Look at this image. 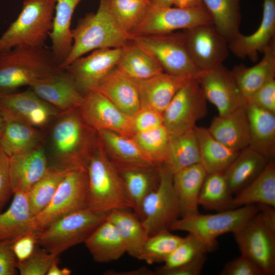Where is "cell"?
Wrapping results in <instances>:
<instances>
[{"label": "cell", "mask_w": 275, "mask_h": 275, "mask_svg": "<svg viewBox=\"0 0 275 275\" xmlns=\"http://www.w3.org/2000/svg\"><path fill=\"white\" fill-rule=\"evenodd\" d=\"M81 0H56L52 30L49 38L54 59L61 67L72 46L71 23L73 13Z\"/></svg>", "instance_id": "29"}, {"label": "cell", "mask_w": 275, "mask_h": 275, "mask_svg": "<svg viewBox=\"0 0 275 275\" xmlns=\"http://www.w3.org/2000/svg\"><path fill=\"white\" fill-rule=\"evenodd\" d=\"M206 260V254H203L184 265L167 270L157 269L155 273L160 275H199Z\"/></svg>", "instance_id": "54"}, {"label": "cell", "mask_w": 275, "mask_h": 275, "mask_svg": "<svg viewBox=\"0 0 275 275\" xmlns=\"http://www.w3.org/2000/svg\"><path fill=\"white\" fill-rule=\"evenodd\" d=\"M38 231L31 230L12 239V251L17 261L27 259L37 245Z\"/></svg>", "instance_id": "50"}, {"label": "cell", "mask_w": 275, "mask_h": 275, "mask_svg": "<svg viewBox=\"0 0 275 275\" xmlns=\"http://www.w3.org/2000/svg\"><path fill=\"white\" fill-rule=\"evenodd\" d=\"M38 96L62 112L78 109L84 95L65 69L41 79L29 87Z\"/></svg>", "instance_id": "19"}, {"label": "cell", "mask_w": 275, "mask_h": 275, "mask_svg": "<svg viewBox=\"0 0 275 275\" xmlns=\"http://www.w3.org/2000/svg\"><path fill=\"white\" fill-rule=\"evenodd\" d=\"M54 120L50 134V166L69 171L87 170L98 142L97 132L78 109L62 112Z\"/></svg>", "instance_id": "1"}, {"label": "cell", "mask_w": 275, "mask_h": 275, "mask_svg": "<svg viewBox=\"0 0 275 275\" xmlns=\"http://www.w3.org/2000/svg\"><path fill=\"white\" fill-rule=\"evenodd\" d=\"M62 112L31 89L0 94V113L5 119L18 120L38 128H44Z\"/></svg>", "instance_id": "15"}, {"label": "cell", "mask_w": 275, "mask_h": 275, "mask_svg": "<svg viewBox=\"0 0 275 275\" xmlns=\"http://www.w3.org/2000/svg\"><path fill=\"white\" fill-rule=\"evenodd\" d=\"M232 233L241 255L265 275L275 274V234L265 226L259 212Z\"/></svg>", "instance_id": "13"}, {"label": "cell", "mask_w": 275, "mask_h": 275, "mask_svg": "<svg viewBox=\"0 0 275 275\" xmlns=\"http://www.w3.org/2000/svg\"><path fill=\"white\" fill-rule=\"evenodd\" d=\"M198 142L200 163L207 173L224 172L239 151L232 149L214 138L207 128H194Z\"/></svg>", "instance_id": "34"}, {"label": "cell", "mask_w": 275, "mask_h": 275, "mask_svg": "<svg viewBox=\"0 0 275 275\" xmlns=\"http://www.w3.org/2000/svg\"><path fill=\"white\" fill-rule=\"evenodd\" d=\"M5 124V119L3 115L0 113V138L3 133Z\"/></svg>", "instance_id": "60"}, {"label": "cell", "mask_w": 275, "mask_h": 275, "mask_svg": "<svg viewBox=\"0 0 275 275\" xmlns=\"http://www.w3.org/2000/svg\"><path fill=\"white\" fill-rule=\"evenodd\" d=\"M224 172L207 174L200 191L199 205L217 212L235 208Z\"/></svg>", "instance_id": "41"}, {"label": "cell", "mask_w": 275, "mask_h": 275, "mask_svg": "<svg viewBox=\"0 0 275 275\" xmlns=\"http://www.w3.org/2000/svg\"><path fill=\"white\" fill-rule=\"evenodd\" d=\"M59 256L37 245L32 254L25 260L17 261V268L21 275H45Z\"/></svg>", "instance_id": "47"}, {"label": "cell", "mask_w": 275, "mask_h": 275, "mask_svg": "<svg viewBox=\"0 0 275 275\" xmlns=\"http://www.w3.org/2000/svg\"><path fill=\"white\" fill-rule=\"evenodd\" d=\"M221 275H265L253 261L241 255L227 262L220 272Z\"/></svg>", "instance_id": "49"}, {"label": "cell", "mask_w": 275, "mask_h": 275, "mask_svg": "<svg viewBox=\"0 0 275 275\" xmlns=\"http://www.w3.org/2000/svg\"><path fill=\"white\" fill-rule=\"evenodd\" d=\"M193 78L163 72L147 79H132L138 90L141 107L162 114L178 91Z\"/></svg>", "instance_id": "22"}, {"label": "cell", "mask_w": 275, "mask_h": 275, "mask_svg": "<svg viewBox=\"0 0 275 275\" xmlns=\"http://www.w3.org/2000/svg\"><path fill=\"white\" fill-rule=\"evenodd\" d=\"M261 60L252 67L236 65L231 70L244 98L247 100L275 76V40L265 49Z\"/></svg>", "instance_id": "24"}, {"label": "cell", "mask_w": 275, "mask_h": 275, "mask_svg": "<svg viewBox=\"0 0 275 275\" xmlns=\"http://www.w3.org/2000/svg\"><path fill=\"white\" fill-rule=\"evenodd\" d=\"M173 6L151 3L141 21L131 32V36L167 34L199 25L212 24V18L204 6L193 8Z\"/></svg>", "instance_id": "10"}, {"label": "cell", "mask_w": 275, "mask_h": 275, "mask_svg": "<svg viewBox=\"0 0 275 275\" xmlns=\"http://www.w3.org/2000/svg\"><path fill=\"white\" fill-rule=\"evenodd\" d=\"M253 103L275 113V79H273L259 89L246 101Z\"/></svg>", "instance_id": "52"}, {"label": "cell", "mask_w": 275, "mask_h": 275, "mask_svg": "<svg viewBox=\"0 0 275 275\" xmlns=\"http://www.w3.org/2000/svg\"><path fill=\"white\" fill-rule=\"evenodd\" d=\"M184 31L189 54L201 72L223 65L229 56L228 42L212 24L199 25Z\"/></svg>", "instance_id": "14"}, {"label": "cell", "mask_w": 275, "mask_h": 275, "mask_svg": "<svg viewBox=\"0 0 275 275\" xmlns=\"http://www.w3.org/2000/svg\"><path fill=\"white\" fill-rule=\"evenodd\" d=\"M45 138L39 128L24 122L5 119L0 146L11 156L45 144Z\"/></svg>", "instance_id": "33"}, {"label": "cell", "mask_w": 275, "mask_h": 275, "mask_svg": "<svg viewBox=\"0 0 275 275\" xmlns=\"http://www.w3.org/2000/svg\"><path fill=\"white\" fill-rule=\"evenodd\" d=\"M72 46L60 68L65 69L73 61L99 49L122 48L128 43L131 35L115 18L108 0H99L95 12L87 14L71 30Z\"/></svg>", "instance_id": "2"}, {"label": "cell", "mask_w": 275, "mask_h": 275, "mask_svg": "<svg viewBox=\"0 0 275 275\" xmlns=\"http://www.w3.org/2000/svg\"><path fill=\"white\" fill-rule=\"evenodd\" d=\"M95 90L103 94L129 117L141 108L139 95L133 80L116 67Z\"/></svg>", "instance_id": "26"}, {"label": "cell", "mask_w": 275, "mask_h": 275, "mask_svg": "<svg viewBox=\"0 0 275 275\" xmlns=\"http://www.w3.org/2000/svg\"><path fill=\"white\" fill-rule=\"evenodd\" d=\"M207 101L197 78L183 86L162 113L163 125L170 135L194 129L207 114Z\"/></svg>", "instance_id": "12"}, {"label": "cell", "mask_w": 275, "mask_h": 275, "mask_svg": "<svg viewBox=\"0 0 275 275\" xmlns=\"http://www.w3.org/2000/svg\"><path fill=\"white\" fill-rule=\"evenodd\" d=\"M207 174L203 167L198 163L173 175V186L179 202L181 217L199 213V195Z\"/></svg>", "instance_id": "28"}, {"label": "cell", "mask_w": 275, "mask_h": 275, "mask_svg": "<svg viewBox=\"0 0 275 275\" xmlns=\"http://www.w3.org/2000/svg\"><path fill=\"white\" fill-rule=\"evenodd\" d=\"M210 247L196 235L188 233L164 261L159 270H167L186 264L211 251Z\"/></svg>", "instance_id": "45"}, {"label": "cell", "mask_w": 275, "mask_h": 275, "mask_svg": "<svg viewBox=\"0 0 275 275\" xmlns=\"http://www.w3.org/2000/svg\"><path fill=\"white\" fill-rule=\"evenodd\" d=\"M131 41L151 55L165 72L194 78L201 72L189 54L183 32L132 36Z\"/></svg>", "instance_id": "8"}, {"label": "cell", "mask_w": 275, "mask_h": 275, "mask_svg": "<svg viewBox=\"0 0 275 275\" xmlns=\"http://www.w3.org/2000/svg\"><path fill=\"white\" fill-rule=\"evenodd\" d=\"M108 2L115 18L130 35L151 4L143 0H108Z\"/></svg>", "instance_id": "46"}, {"label": "cell", "mask_w": 275, "mask_h": 275, "mask_svg": "<svg viewBox=\"0 0 275 275\" xmlns=\"http://www.w3.org/2000/svg\"><path fill=\"white\" fill-rule=\"evenodd\" d=\"M84 243L93 260L107 263L127 253L125 244L114 225L106 218L90 234Z\"/></svg>", "instance_id": "31"}, {"label": "cell", "mask_w": 275, "mask_h": 275, "mask_svg": "<svg viewBox=\"0 0 275 275\" xmlns=\"http://www.w3.org/2000/svg\"><path fill=\"white\" fill-rule=\"evenodd\" d=\"M275 40V0H264L262 17L258 28L253 34L241 33L228 43L229 48L236 57L248 58L256 61L260 52Z\"/></svg>", "instance_id": "21"}, {"label": "cell", "mask_w": 275, "mask_h": 275, "mask_svg": "<svg viewBox=\"0 0 275 275\" xmlns=\"http://www.w3.org/2000/svg\"><path fill=\"white\" fill-rule=\"evenodd\" d=\"M235 208L248 205L265 204L275 207V161L270 160L261 174L235 194Z\"/></svg>", "instance_id": "35"}, {"label": "cell", "mask_w": 275, "mask_h": 275, "mask_svg": "<svg viewBox=\"0 0 275 275\" xmlns=\"http://www.w3.org/2000/svg\"><path fill=\"white\" fill-rule=\"evenodd\" d=\"M173 6L179 8H193L203 5V0H174Z\"/></svg>", "instance_id": "57"}, {"label": "cell", "mask_w": 275, "mask_h": 275, "mask_svg": "<svg viewBox=\"0 0 275 275\" xmlns=\"http://www.w3.org/2000/svg\"><path fill=\"white\" fill-rule=\"evenodd\" d=\"M97 132L105 153L108 154L111 158H108L115 166L157 167L149 159L132 138L108 130Z\"/></svg>", "instance_id": "27"}, {"label": "cell", "mask_w": 275, "mask_h": 275, "mask_svg": "<svg viewBox=\"0 0 275 275\" xmlns=\"http://www.w3.org/2000/svg\"><path fill=\"white\" fill-rule=\"evenodd\" d=\"M116 68L136 80L151 78L164 72L151 55L131 41L122 48Z\"/></svg>", "instance_id": "37"}, {"label": "cell", "mask_w": 275, "mask_h": 275, "mask_svg": "<svg viewBox=\"0 0 275 275\" xmlns=\"http://www.w3.org/2000/svg\"><path fill=\"white\" fill-rule=\"evenodd\" d=\"M126 196L134 213L139 217L142 203L145 197L157 186L158 167H116Z\"/></svg>", "instance_id": "32"}, {"label": "cell", "mask_w": 275, "mask_h": 275, "mask_svg": "<svg viewBox=\"0 0 275 275\" xmlns=\"http://www.w3.org/2000/svg\"><path fill=\"white\" fill-rule=\"evenodd\" d=\"M12 243V240L0 241V275H16L18 273Z\"/></svg>", "instance_id": "53"}, {"label": "cell", "mask_w": 275, "mask_h": 275, "mask_svg": "<svg viewBox=\"0 0 275 275\" xmlns=\"http://www.w3.org/2000/svg\"><path fill=\"white\" fill-rule=\"evenodd\" d=\"M259 212L257 205H248L215 214L200 212L175 221L169 227L170 231H183L193 234L212 251L217 245L216 239L227 233H233Z\"/></svg>", "instance_id": "7"}, {"label": "cell", "mask_w": 275, "mask_h": 275, "mask_svg": "<svg viewBox=\"0 0 275 275\" xmlns=\"http://www.w3.org/2000/svg\"><path fill=\"white\" fill-rule=\"evenodd\" d=\"M12 195L10 156L0 146V212H2Z\"/></svg>", "instance_id": "51"}, {"label": "cell", "mask_w": 275, "mask_h": 275, "mask_svg": "<svg viewBox=\"0 0 275 275\" xmlns=\"http://www.w3.org/2000/svg\"><path fill=\"white\" fill-rule=\"evenodd\" d=\"M269 160L249 146L241 151L224 172L230 191L235 195L255 179Z\"/></svg>", "instance_id": "30"}, {"label": "cell", "mask_w": 275, "mask_h": 275, "mask_svg": "<svg viewBox=\"0 0 275 275\" xmlns=\"http://www.w3.org/2000/svg\"><path fill=\"white\" fill-rule=\"evenodd\" d=\"M183 237L174 235L165 229L148 236L146 240L138 259L149 264L164 262L175 250Z\"/></svg>", "instance_id": "43"}, {"label": "cell", "mask_w": 275, "mask_h": 275, "mask_svg": "<svg viewBox=\"0 0 275 275\" xmlns=\"http://www.w3.org/2000/svg\"><path fill=\"white\" fill-rule=\"evenodd\" d=\"M170 138V134L163 125L134 133L132 136L143 153L157 167L163 162Z\"/></svg>", "instance_id": "44"}, {"label": "cell", "mask_w": 275, "mask_h": 275, "mask_svg": "<svg viewBox=\"0 0 275 275\" xmlns=\"http://www.w3.org/2000/svg\"><path fill=\"white\" fill-rule=\"evenodd\" d=\"M245 105L226 115L214 117L207 128L218 142L239 151L249 147L250 143Z\"/></svg>", "instance_id": "23"}, {"label": "cell", "mask_w": 275, "mask_h": 275, "mask_svg": "<svg viewBox=\"0 0 275 275\" xmlns=\"http://www.w3.org/2000/svg\"><path fill=\"white\" fill-rule=\"evenodd\" d=\"M159 180L156 188L144 199L139 218L150 236L165 229L180 216L179 202L173 183V174L163 164L158 167Z\"/></svg>", "instance_id": "9"}, {"label": "cell", "mask_w": 275, "mask_h": 275, "mask_svg": "<svg viewBox=\"0 0 275 275\" xmlns=\"http://www.w3.org/2000/svg\"><path fill=\"white\" fill-rule=\"evenodd\" d=\"M69 171L49 165L45 174L26 193L33 217L49 204L61 181Z\"/></svg>", "instance_id": "42"}, {"label": "cell", "mask_w": 275, "mask_h": 275, "mask_svg": "<svg viewBox=\"0 0 275 275\" xmlns=\"http://www.w3.org/2000/svg\"><path fill=\"white\" fill-rule=\"evenodd\" d=\"M250 129V147L269 160L275 157V113L249 102L245 105Z\"/></svg>", "instance_id": "25"}, {"label": "cell", "mask_w": 275, "mask_h": 275, "mask_svg": "<svg viewBox=\"0 0 275 275\" xmlns=\"http://www.w3.org/2000/svg\"><path fill=\"white\" fill-rule=\"evenodd\" d=\"M87 207L98 213L132 209L116 167L106 154L98 138L89 161Z\"/></svg>", "instance_id": "4"}, {"label": "cell", "mask_w": 275, "mask_h": 275, "mask_svg": "<svg viewBox=\"0 0 275 275\" xmlns=\"http://www.w3.org/2000/svg\"><path fill=\"white\" fill-rule=\"evenodd\" d=\"M61 69L51 49L19 46L0 51V94L30 87Z\"/></svg>", "instance_id": "3"}, {"label": "cell", "mask_w": 275, "mask_h": 275, "mask_svg": "<svg viewBox=\"0 0 275 275\" xmlns=\"http://www.w3.org/2000/svg\"><path fill=\"white\" fill-rule=\"evenodd\" d=\"M78 109L84 120L96 131L108 130L130 138L134 134L130 117L97 90L84 95Z\"/></svg>", "instance_id": "18"}, {"label": "cell", "mask_w": 275, "mask_h": 275, "mask_svg": "<svg viewBox=\"0 0 275 275\" xmlns=\"http://www.w3.org/2000/svg\"><path fill=\"white\" fill-rule=\"evenodd\" d=\"M56 0H24L16 19L0 37V51L42 47L52 29Z\"/></svg>", "instance_id": "5"}, {"label": "cell", "mask_w": 275, "mask_h": 275, "mask_svg": "<svg viewBox=\"0 0 275 275\" xmlns=\"http://www.w3.org/2000/svg\"><path fill=\"white\" fill-rule=\"evenodd\" d=\"M200 160L199 144L194 129L170 135L162 164L173 175L185 168L200 163Z\"/></svg>", "instance_id": "36"}, {"label": "cell", "mask_w": 275, "mask_h": 275, "mask_svg": "<svg viewBox=\"0 0 275 275\" xmlns=\"http://www.w3.org/2000/svg\"><path fill=\"white\" fill-rule=\"evenodd\" d=\"M130 123L134 134L146 132L163 125L162 114L150 108L141 107L130 117Z\"/></svg>", "instance_id": "48"}, {"label": "cell", "mask_w": 275, "mask_h": 275, "mask_svg": "<svg viewBox=\"0 0 275 275\" xmlns=\"http://www.w3.org/2000/svg\"><path fill=\"white\" fill-rule=\"evenodd\" d=\"M106 219L117 229L125 244L127 253L138 259L149 236L138 215L126 209H115L108 213Z\"/></svg>", "instance_id": "38"}, {"label": "cell", "mask_w": 275, "mask_h": 275, "mask_svg": "<svg viewBox=\"0 0 275 275\" xmlns=\"http://www.w3.org/2000/svg\"><path fill=\"white\" fill-rule=\"evenodd\" d=\"M197 79L206 100L216 107L219 116L226 115L246 103L231 70L223 65L202 71Z\"/></svg>", "instance_id": "17"}, {"label": "cell", "mask_w": 275, "mask_h": 275, "mask_svg": "<svg viewBox=\"0 0 275 275\" xmlns=\"http://www.w3.org/2000/svg\"><path fill=\"white\" fill-rule=\"evenodd\" d=\"M257 205L264 224L271 232L275 234V207L265 204Z\"/></svg>", "instance_id": "55"}, {"label": "cell", "mask_w": 275, "mask_h": 275, "mask_svg": "<svg viewBox=\"0 0 275 275\" xmlns=\"http://www.w3.org/2000/svg\"><path fill=\"white\" fill-rule=\"evenodd\" d=\"M174 0H153L154 5L162 6H173Z\"/></svg>", "instance_id": "59"}, {"label": "cell", "mask_w": 275, "mask_h": 275, "mask_svg": "<svg viewBox=\"0 0 275 275\" xmlns=\"http://www.w3.org/2000/svg\"><path fill=\"white\" fill-rule=\"evenodd\" d=\"M108 213H98L88 207L70 213L38 231L37 245L60 256L70 248L84 243L106 218Z\"/></svg>", "instance_id": "6"}, {"label": "cell", "mask_w": 275, "mask_h": 275, "mask_svg": "<svg viewBox=\"0 0 275 275\" xmlns=\"http://www.w3.org/2000/svg\"><path fill=\"white\" fill-rule=\"evenodd\" d=\"M121 53L122 48L96 49L78 58L65 69L84 95L95 90L117 67Z\"/></svg>", "instance_id": "16"}, {"label": "cell", "mask_w": 275, "mask_h": 275, "mask_svg": "<svg viewBox=\"0 0 275 275\" xmlns=\"http://www.w3.org/2000/svg\"><path fill=\"white\" fill-rule=\"evenodd\" d=\"M58 262H54L49 268L46 275H69L71 270L67 268H60Z\"/></svg>", "instance_id": "58"}, {"label": "cell", "mask_w": 275, "mask_h": 275, "mask_svg": "<svg viewBox=\"0 0 275 275\" xmlns=\"http://www.w3.org/2000/svg\"><path fill=\"white\" fill-rule=\"evenodd\" d=\"M241 0H203L212 25L229 43L240 32Z\"/></svg>", "instance_id": "39"}, {"label": "cell", "mask_w": 275, "mask_h": 275, "mask_svg": "<svg viewBox=\"0 0 275 275\" xmlns=\"http://www.w3.org/2000/svg\"><path fill=\"white\" fill-rule=\"evenodd\" d=\"M10 207L0 212V241L12 240L31 231V213L26 193H15Z\"/></svg>", "instance_id": "40"}, {"label": "cell", "mask_w": 275, "mask_h": 275, "mask_svg": "<svg viewBox=\"0 0 275 275\" xmlns=\"http://www.w3.org/2000/svg\"><path fill=\"white\" fill-rule=\"evenodd\" d=\"M143 1H144L145 2H148L150 3H152V2H153V0H143Z\"/></svg>", "instance_id": "61"}, {"label": "cell", "mask_w": 275, "mask_h": 275, "mask_svg": "<svg viewBox=\"0 0 275 275\" xmlns=\"http://www.w3.org/2000/svg\"><path fill=\"white\" fill-rule=\"evenodd\" d=\"M48 167L44 144L10 156L13 195L15 193H27L43 177Z\"/></svg>", "instance_id": "20"}, {"label": "cell", "mask_w": 275, "mask_h": 275, "mask_svg": "<svg viewBox=\"0 0 275 275\" xmlns=\"http://www.w3.org/2000/svg\"><path fill=\"white\" fill-rule=\"evenodd\" d=\"M87 170L69 171L60 184L49 204L31 221V230L40 231L74 211L87 207Z\"/></svg>", "instance_id": "11"}, {"label": "cell", "mask_w": 275, "mask_h": 275, "mask_svg": "<svg viewBox=\"0 0 275 275\" xmlns=\"http://www.w3.org/2000/svg\"><path fill=\"white\" fill-rule=\"evenodd\" d=\"M155 272L146 267H141L138 269L127 271L117 272L114 270H108L105 272V274L108 275H154Z\"/></svg>", "instance_id": "56"}]
</instances>
